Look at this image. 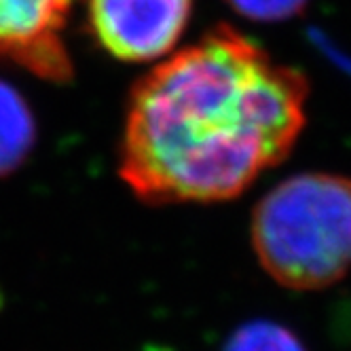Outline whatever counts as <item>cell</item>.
<instances>
[{
	"mask_svg": "<svg viewBox=\"0 0 351 351\" xmlns=\"http://www.w3.org/2000/svg\"><path fill=\"white\" fill-rule=\"evenodd\" d=\"M222 351H305V347L286 326L263 319L243 324Z\"/></svg>",
	"mask_w": 351,
	"mask_h": 351,
	"instance_id": "cell-6",
	"label": "cell"
},
{
	"mask_svg": "<svg viewBox=\"0 0 351 351\" xmlns=\"http://www.w3.org/2000/svg\"><path fill=\"white\" fill-rule=\"evenodd\" d=\"M243 15L254 19H286L303 9L307 0H229Z\"/></svg>",
	"mask_w": 351,
	"mask_h": 351,
	"instance_id": "cell-7",
	"label": "cell"
},
{
	"mask_svg": "<svg viewBox=\"0 0 351 351\" xmlns=\"http://www.w3.org/2000/svg\"><path fill=\"white\" fill-rule=\"evenodd\" d=\"M193 0H89V26L99 47L121 62H150L180 40Z\"/></svg>",
	"mask_w": 351,
	"mask_h": 351,
	"instance_id": "cell-3",
	"label": "cell"
},
{
	"mask_svg": "<svg viewBox=\"0 0 351 351\" xmlns=\"http://www.w3.org/2000/svg\"><path fill=\"white\" fill-rule=\"evenodd\" d=\"M305 104L296 70L233 30H214L134 87L119 173L153 206L227 202L286 159Z\"/></svg>",
	"mask_w": 351,
	"mask_h": 351,
	"instance_id": "cell-1",
	"label": "cell"
},
{
	"mask_svg": "<svg viewBox=\"0 0 351 351\" xmlns=\"http://www.w3.org/2000/svg\"><path fill=\"white\" fill-rule=\"evenodd\" d=\"M70 0H0V60L66 83L72 60L64 40Z\"/></svg>",
	"mask_w": 351,
	"mask_h": 351,
	"instance_id": "cell-4",
	"label": "cell"
},
{
	"mask_svg": "<svg viewBox=\"0 0 351 351\" xmlns=\"http://www.w3.org/2000/svg\"><path fill=\"white\" fill-rule=\"evenodd\" d=\"M252 245L286 288L339 282L351 269V178L311 171L280 182L254 208Z\"/></svg>",
	"mask_w": 351,
	"mask_h": 351,
	"instance_id": "cell-2",
	"label": "cell"
},
{
	"mask_svg": "<svg viewBox=\"0 0 351 351\" xmlns=\"http://www.w3.org/2000/svg\"><path fill=\"white\" fill-rule=\"evenodd\" d=\"M36 123L21 93L0 81V176L15 171L32 153Z\"/></svg>",
	"mask_w": 351,
	"mask_h": 351,
	"instance_id": "cell-5",
	"label": "cell"
}]
</instances>
